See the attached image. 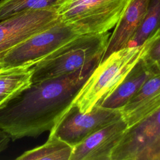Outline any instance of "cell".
<instances>
[{
    "instance_id": "cell-1",
    "label": "cell",
    "mask_w": 160,
    "mask_h": 160,
    "mask_svg": "<svg viewBox=\"0 0 160 160\" xmlns=\"http://www.w3.org/2000/svg\"><path fill=\"white\" fill-rule=\"evenodd\" d=\"M101 59L71 73L32 83L0 108V128L12 141L36 138L51 131L72 104Z\"/></svg>"
},
{
    "instance_id": "cell-2",
    "label": "cell",
    "mask_w": 160,
    "mask_h": 160,
    "mask_svg": "<svg viewBox=\"0 0 160 160\" xmlns=\"http://www.w3.org/2000/svg\"><path fill=\"white\" fill-rule=\"evenodd\" d=\"M146 42L136 47H127L110 54L100 62L87 79L72 104L86 112L111 93L142 57Z\"/></svg>"
},
{
    "instance_id": "cell-3",
    "label": "cell",
    "mask_w": 160,
    "mask_h": 160,
    "mask_svg": "<svg viewBox=\"0 0 160 160\" xmlns=\"http://www.w3.org/2000/svg\"><path fill=\"white\" fill-rule=\"evenodd\" d=\"M109 36V32L83 34L70 40L32 66V83L71 73L101 58Z\"/></svg>"
},
{
    "instance_id": "cell-4",
    "label": "cell",
    "mask_w": 160,
    "mask_h": 160,
    "mask_svg": "<svg viewBox=\"0 0 160 160\" xmlns=\"http://www.w3.org/2000/svg\"><path fill=\"white\" fill-rule=\"evenodd\" d=\"M131 0H65L58 9L60 19L81 34L108 32L114 28Z\"/></svg>"
},
{
    "instance_id": "cell-5",
    "label": "cell",
    "mask_w": 160,
    "mask_h": 160,
    "mask_svg": "<svg viewBox=\"0 0 160 160\" xmlns=\"http://www.w3.org/2000/svg\"><path fill=\"white\" fill-rule=\"evenodd\" d=\"M81 34L74 26L59 18L54 24L34 34L7 52L0 61V68L33 66Z\"/></svg>"
},
{
    "instance_id": "cell-6",
    "label": "cell",
    "mask_w": 160,
    "mask_h": 160,
    "mask_svg": "<svg viewBox=\"0 0 160 160\" xmlns=\"http://www.w3.org/2000/svg\"><path fill=\"white\" fill-rule=\"evenodd\" d=\"M111 160H160V107L127 128Z\"/></svg>"
},
{
    "instance_id": "cell-7",
    "label": "cell",
    "mask_w": 160,
    "mask_h": 160,
    "mask_svg": "<svg viewBox=\"0 0 160 160\" xmlns=\"http://www.w3.org/2000/svg\"><path fill=\"white\" fill-rule=\"evenodd\" d=\"M121 118L119 109L98 105L82 112L72 104L51 129L50 134L74 147L92 133Z\"/></svg>"
},
{
    "instance_id": "cell-8",
    "label": "cell",
    "mask_w": 160,
    "mask_h": 160,
    "mask_svg": "<svg viewBox=\"0 0 160 160\" xmlns=\"http://www.w3.org/2000/svg\"><path fill=\"white\" fill-rule=\"evenodd\" d=\"M56 9H29L0 21V61L12 48L56 22Z\"/></svg>"
},
{
    "instance_id": "cell-9",
    "label": "cell",
    "mask_w": 160,
    "mask_h": 160,
    "mask_svg": "<svg viewBox=\"0 0 160 160\" xmlns=\"http://www.w3.org/2000/svg\"><path fill=\"white\" fill-rule=\"evenodd\" d=\"M128 127L122 117L104 126L74 146L69 160H111Z\"/></svg>"
},
{
    "instance_id": "cell-10",
    "label": "cell",
    "mask_w": 160,
    "mask_h": 160,
    "mask_svg": "<svg viewBox=\"0 0 160 160\" xmlns=\"http://www.w3.org/2000/svg\"><path fill=\"white\" fill-rule=\"evenodd\" d=\"M160 73L154 63L141 58L122 81L99 106L103 108L121 109L138 92L143 84L152 76Z\"/></svg>"
},
{
    "instance_id": "cell-11",
    "label": "cell",
    "mask_w": 160,
    "mask_h": 160,
    "mask_svg": "<svg viewBox=\"0 0 160 160\" xmlns=\"http://www.w3.org/2000/svg\"><path fill=\"white\" fill-rule=\"evenodd\" d=\"M150 0H131L109 36L101 61L114 52L127 48L139 27Z\"/></svg>"
},
{
    "instance_id": "cell-12",
    "label": "cell",
    "mask_w": 160,
    "mask_h": 160,
    "mask_svg": "<svg viewBox=\"0 0 160 160\" xmlns=\"http://www.w3.org/2000/svg\"><path fill=\"white\" fill-rule=\"evenodd\" d=\"M159 107L160 73L149 79L120 111L130 126Z\"/></svg>"
},
{
    "instance_id": "cell-13",
    "label": "cell",
    "mask_w": 160,
    "mask_h": 160,
    "mask_svg": "<svg viewBox=\"0 0 160 160\" xmlns=\"http://www.w3.org/2000/svg\"><path fill=\"white\" fill-rule=\"evenodd\" d=\"M32 66L0 68V108L31 86Z\"/></svg>"
},
{
    "instance_id": "cell-14",
    "label": "cell",
    "mask_w": 160,
    "mask_h": 160,
    "mask_svg": "<svg viewBox=\"0 0 160 160\" xmlns=\"http://www.w3.org/2000/svg\"><path fill=\"white\" fill-rule=\"evenodd\" d=\"M73 147L50 134L47 141L35 148L25 151L17 160H69Z\"/></svg>"
},
{
    "instance_id": "cell-15",
    "label": "cell",
    "mask_w": 160,
    "mask_h": 160,
    "mask_svg": "<svg viewBox=\"0 0 160 160\" xmlns=\"http://www.w3.org/2000/svg\"><path fill=\"white\" fill-rule=\"evenodd\" d=\"M160 29V0H150L144 17L128 47L142 45Z\"/></svg>"
},
{
    "instance_id": "cell-16",
    "label": "cell",
    "mask_w": 160,
    "mask_h": 160,
    "mask_svg": "<svg viewBox=\"0 0 160 160\" xmlns=\"http://www.w3.org/2000/svg\"><path fill=\"white\" fill-rule=\"evenodd\" d=\"M65 0H1L0 21L29 9H56Z\"/></svg>"
},
{
    "instance_id": "cell-17",
    "label": "cell",
    "mask_w": 160,
    "mask_h": 160,
    "mask_svg": "<svg viewBox=\"0 0 160 160\" xmlns=\"http://www.w3.org/2000/svg\"><path fill=\"white\" fill-rule=\"evenodd\" d=\"M146 42L147 45L142 58L146 61L154 63L160 59V29Z\"/></svg>"
},
{
    "instance_id": "cell-18",
    "label": "cell",
    "mask_w": 160,
    "mask_h": 160,
    "mask_svg": "<svg viewBox=\"0 0 160 160\" xmlns=\"http://www.w3.org/2000/svg\"><path fill=\"white\" fill-rule=\"evenodd\" d=\"M11 140L9 136L0 128V154L8 148Z\"/></svg>"
},
{
    "instance_id": "cell-19",
    "label": "cell",
    "mask_w": 160,
    "mask_h": 160,
    "mask_svg": "<svg viewBox=\"0 0 160 160\" xmlns=\"http://www.w3.org/2000/svg\"><path fill=\"white\" fill-rule=\"evenodd\" d=\"M154 64L156 69H158V71L160 72V59H159L158 61L154 62Z\"/></svg>"
}]
</instances>
